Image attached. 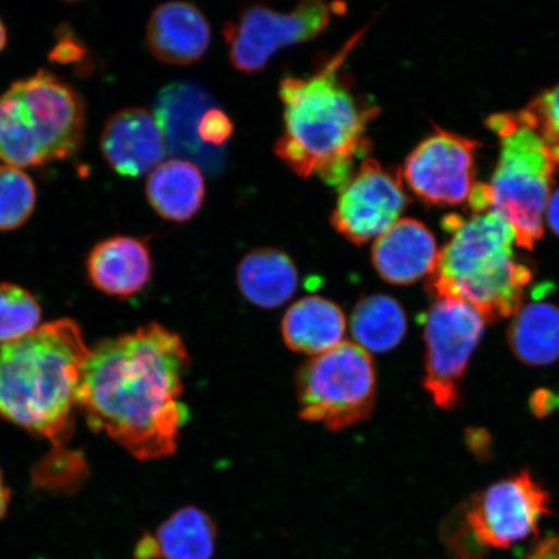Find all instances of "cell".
<instances>
[{"label":"cell","instance_id":"cell-1","mask_svg":"<svg viewBox=\"0 0 559 559\" xmlns=\"http://www.w3.org/2000/svg\"><path fill=\"white\" fill-rule=\"evenodd\" d=\"M191 362L180 335L157 323L90 349L79 393L90 428L138 460L171 456L190 419L181 396Z\"/></svg>","mask_w":559,"mask_h":559},{"label":"cell","instance_id":"cell-2","mask_svg":"<svg viewBox=\"0 0 559 559\" xmlns=\"http://www.w3.org/2000/svg\"><path fill=\"white\" fill-rule=\"evenodd\" d=\"M369 25L355 33L338 52L321 61L309 76H285L278 97L284 107V134L275 155L300 178L319 177L340 188L355 160L369 155L368 126L379 117L376 104L356 95L342 67Z\"/></svg>","mask_w":559,"mask_h":559},{"label":"cell","instance_id":"cell-3","mask_svg":"<svg viewBox=\"0 0 559 559\" xmlns=\"http://www.w3.org/2000/svg\"><path fill=\"white\" fill-rule=\"evenodd\" d=\"M90 348L79 324L62 319L0 345V415L64 447L72 437Z\"/></svg>","mask_w":559,"mask_h":559},{"label":"cell","instance_id":"cell-4","mask_svg":"<svg viewBox=\"0 0 559 559\" xmlns=\"http://www.w3.org/2000/svg\"><path fill=\"white\" fill-rule=\"evenodd\" d=\"M451 239L439 250L426 290L436 299H457L486 323L513 318L524 305L533 269L514 254L515 235L492 209L471 216H444Z\"/></svg>","mask_w":559,"mask_h":559},{"label":"cell","instance_id":"cell-5","mask_svg":"<svg viewBox=\"0 0 559 559\" xmlns=\"http://www.w3.org/2000/svg\"><path fill=\"white\" fill-rule=\"evenodd\" d=\"M487 126L501 144L498 167L487 185L491 209L512 227L515 243L533 250L544 235L557 164L520 114L493 115Z\"/></svg>","mask_w":559,"mask_h":559},{"label":"cell","instance_id":"cell-6","mask_svg":"<svg viewBox=\"0 0 559 559\" xmlns=\"http://www.w3.org/2000/svg\"><path fill=\"white\" fill-rule=\"evenodd\" d=\"M296 390L300 418L340 431L366 421L377 401L372 356L355 342L344 341L299 367Z\"/></svg>","mask_w":559,"mask_h":559},{"label":"cell","instance_id":"cell-7","mask_svg":"<svg viewBox=\"0 0 559 559\" xmlns=\"http://www.w3.org/2000/svg\"><path fill=\"white\" fill-rule=\"evenodd\" d=\"M345 12V3L318 0L299 3L288 13L249 4L223 27L230 64L247 74L262 72L278 50L317 38L334 15Z\"/></svg>","mask_w":559,"mask_h":559},{"label":"cell","instance_id":"cell-8","mask_svg":"<svg viewBox=\"0 0 559 559\" xmlns=\"http://www.w3.org/2000/svg\"><path fill=\"white\" fill-rule=\"evenodd\" d=\"M550 495L530 471L495 481L475 493L464 508L467 547L508 549L536 535L549 515Z\"/></svg>","mask_w":559,"mask_h":559},{"label":"cell","instance_id":"cell-9","mask_svg":"<svg viewBox=\"0 0 559 559\" xmlns=\"http://www.w3.org/2000/svg\"><path fill=\"white\" fill-rule=\"evenodd\" d=\"M485 324L477 310L457 299H436L424 314V388L440 409L460 404L461 382Z\"/></svg>","mask_w":559,"mask_h":559},{"label":"cell","instance_id":"cell-10","mask_svg":"<svg viewBox=\"0 0 559 559\" xmlns=\"http://www.w3.org/2000/svg\"><path fill=\"white\" fill-rule=\"evenodd\" d=\"M338 191L331 225L358 247L386 233L409 202L402 171L374 158L362 160Z\"/></svg>","mask_w":559,"mask_h":559},{"label":"cell","instance_id":"cell-11","mask_svg":"<svg viewBox=\"0 0 559 559\" xmlns=\"http://www.w3.org/2000/svg\"><path fill=\"white\" fill-rule=\"evenodd\" d=\"M478 146L475 140L437 129L405 158L402 178L425 204H463L474 187Z\"/></svg>","mask_w":559,"mask_h":559},{"label":"cell","instance_id":"cell-12","mask_svg":"<svg viewBox=\"0 0 559 559\" xmlns=\"http://www.w3.org/2000/svg\"><path fill=\"white\" fill-rule=\"evenodd\" d=\"M15 85L48 160L74 156L81 150L86 128L81 95L45 69Z\"/></svg>","mask_w":559,"mask_h":559},{"label":"cell","instance_id":"cell-13","mask_svg":"<svg viewBox=\"0 0 559 559\" xmlns=\"http://www.w3.org/2000/svg\"><path fill=\"white\" fill-rule=\"evenodd\" d=\"M100 148L110 169L139 178L163 163L166 144L155 117L144 108H126L105 122Z\"/></svg>","mask_w":559,"mask_h":559},{"label":"cell","instance_id":"cell-14","mask_svg":"<svg viewBox=\"0 0 559 559\" xmlns=\"http://www.w3.org/2000/svg\"><path fill=\"white\" fill-rule=\"evenodd\" d=\"M212 27L198 7L167 2L157 7L146 25V41L155 58L167 66L188 67L204 58Z\"/></svg>","mask_w":559,"mask_h":559},{"label":"cell","instance_id":"cell-15","mask_svg":"<svg viewBox=\"0 0 559 559\" xmlns=\"http://www.w3.org/2000/svg\"><path fill=\"white\" fill-rule=\"evenodd\" d=\"M435 235L416 219H400L377 237L372 248L373 267L394 285H409L429 277L438 260Z\"/></svg>","mask_w":559,"mask_h":559},{"label":"cell","instance_id":"cell-16","mask_svg":"<svg viewBox=\"0 0 559 559\" xmlns=\"http://www.w3.org/2000/svg\"><path fill=\"white\" fill-rule=\"evenodd\" d=\"M86 270L91 284L104 295L120 298L135 296L152 278L148 243L132 236L108 237L91 249Z\"/></svg>","mask_w":559,"mask_h":559},{"label":"cell","instance_id":"cell-17","mask_svg":"<svg viewBox=\"0 0 559 559\" xmlns=\"http://www.w3.org/2000/svg\"><path fill=\"white\" fill-rule=\"evenodd\" d=\"M209 103V95L191 83H174L157 97L155 118L166 148L174 155L188 157L193 164L198 156L207 164L210 151H215L205 148L198 135V124Z\"/></svg>","mask_w":559,"mask_h":559},{"label":"cell","instance_id":"cell-18","mask_svg":"<svg viewBox=\"0 0 559 559\" xmlns=\"http://www.w3.org/2000/svg\"><path fill=\"white\" fill-rule=\"evenodd\" d=\"M346 330L344 310L333 300L319 296L297 300L285 312L282 323L285 345L311 358L341 345Z\"/></svg>","mask_w":559,"mask_h":559},{"label":"cell","instance_id":"cell-19","mask_svg":"<svg viewBox=\"0 0 559 559\" xmlns=\"http://www.w3.org/2000/svg\"><path fill=\"white\" fill-rule=\"evenodd\" d=\"M299 284L295 261L283 250L258 248L237 265V285L248 302L274 310L296 295Z\"/></svg>","mask_w":559,"mask_h":559},{"label":"cell","instance_id":"cell-20","mask_svg":"<svg viewBox=\"0 0 559 559\" xmlns=\"http://www.w3.org/2000/svg\"><path fill=\"white\" fill-rule=\"evenodd\" d=\"M146 199L165 221H191L204 205L206 187L200 167L185 158H170L150 173Z\"/></svg>","mask_w":559,"mask_h":559},{"label":"cell","instance_id":"cell-21","mask_svg":"<svg viewBox=\"0 0 559 559\" xmlns=\"http://www.w3.org/2000/svg\"><path fill=\"white\" fill-rule=\"evenodd\" d=\"M508 345L523 365H554L559 360V307L543 300L523 305L508 328Z\"/></svg>","mask_w":559,"mask_h":559},{"label":"cell","instance_id":"cell-22","mask_svg":"<svg viewBox=\"0 0 559 559\" xmlns=\"http://www.w3.org/2000/svg\"><path fill=\"white\" fill-rule=\"evenodd\" d=\"M152 537L158 559H212L216 524L204 510L186 507L160 523Z\"/></svg>","mask_w":559,"mask_h":559},{"label":"cell","instance_id":"cell-23","mask_svg":"<svg viewBox=\"0 0 559 559\" xmlns=\"http://www.w3.org/2000/svg\"><path fill=\"white\" fill-rule=\"evenodd\" d=\"M356 345L368 353H389L404 340L407 317L393 297L370 295L356 304L349 320Z\"/></svg>","mask_w":559,"mask_h":559},{"label":"cell","instance_id":"cell-24","mask_svg":"<svg viewBox=\"0 0 559 559\" xmlns=\"http://www.w3.org/2000/svg\"><path fill=\"white\" fill-rule=\"evenodd\" d=\"M0 159L17 169L48 163L15 83L0 96Z\"/></svg>","mask_w":559,"mask_h":559},{"label":"cell","instance_id":"cell-25","mask_svg":"<svg viewBox=\"0 0 559 559\" xmlns=\"http://www.w3.org/2000/svg\"><path fill=\"white\" fill-rule=\"evenodd\" d=\"M40 314V306L32 293L15 284H0V345L37 331Z\"/></svg>","mask_w":559,"mask_h":559},{"label":"cell","instance_id":"cell-26","mask_svg":"<svg viewBox=\"0 0 559 559\" xmlns=\"http://www.w3.org/2000/svg\"><path fill=\"white\" fill-rule=\"evenodd\" d=\"M37 191L29 175L17 167L0 166V230H13L29 221Z\"/></svg>","mask_w":559,"mask_h":559},{"label":"cell","instance_id":"cell-27","mask_svg":"<svg viewBox=\"0 0 559 559\" xmlns=\"http://www.w3.org/2000/svg\"><path fill=\"white\" fill-rule=\"evenodd\" d=\"M520 115L537 132L550 157L559 165V83L537 95Z\"/></svg>","mask_w":559,"mask_h":559},{"label":"cell","instance_id":"cell-28","mask_svg":"<svg viewBox=\"0 0 559 559\" xmlns=\"http://www.w3.org/2000/svg\"><path fill=\"white\" fill-rule=\"evenodd\" d=\"M234 134V122L230 121L226 111L219 108L210 107L201 116L198 124V135L200 142L216 150L218 146L226 145Z\"/></svg>","mask_w":559,"mask_h":559},{"label":"cell","instance_id":"cell-29","mask_svg":"<svg viewBox=\"0 0 559 559\" xmlns=\"http://www.w3.org/2000/svg\"><path fill=\"white\" fill-rule=\"evenodd\" d=\"M526 559H559V536L550 535L537 542Z\"/></svg>","mask_w":559,"mask_h":559},{"label":"cell","instance_id":"cell-30","mask_svg":"<svg viewBox=\"0 0 559 559\" xmlns=\"http://www.w3.org/2000/svg\"><path fill=\"white\" fill-rule=\"evenodd\" d=\"M135 559H158L152 534L145 533L135 545Z\"/></svg>","mask_w":559,"mask_h":559},{"label":"cell","instance_id":"cell-31","mask_svg":"<svg viewBox=\"0 0 559 559\" xmlns=\"http://www.w3.org/2000/svg\"><path fill=\"white\" fill-rule=\"evenodd\" d=\"M547 216L551 230L559 236V190L551 195L548 202Z\"/></svg>","mask_w":559,"mask_h":559},{"label":"cell","instance_id":"cell-32","mask_svg":"<svg viewBox=\"0 0 559 559\" xmlns=\"http://www.w3.org/2000/svg\"><path fill=\"white\" fill-rule=\"evenodd\" d=\"M10 492L3 484L2 474H0V519L5 514L7 508H9Z\"/></svg>","mask_w":559,"mask_h":559},{"label":"cell","instance_id":"cell-33","mask_svg":"<svg viewBox=\"0 0 559 559\" xmlns=\"http://www.w3.org/2000/svg\"><path fill=\"white\" fill-rule=\"evenodd\" d=\"M7 45V29L3 24L2 19H0V52L3 51V48Z\"/></svg>","mask_w":559,"mask_h":559}]
</instances>
